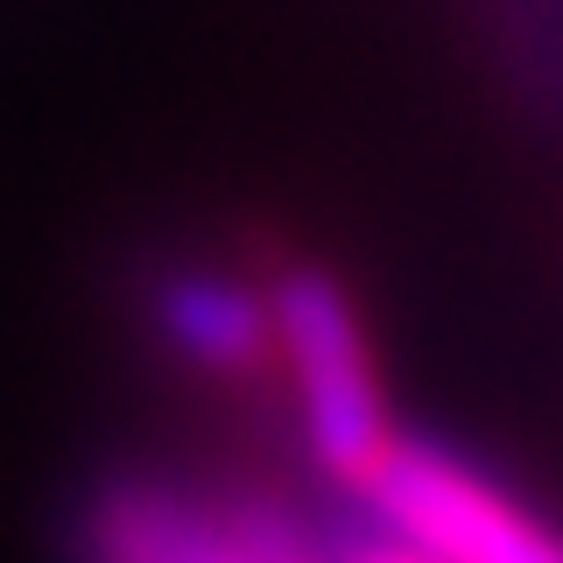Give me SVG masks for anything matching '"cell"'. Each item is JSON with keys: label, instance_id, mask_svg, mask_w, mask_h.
<instances>
[{"label": "cell", "instance_id": "1", "mask_svg": "<svg viewBox=\"0 0 563 563\" xmlns=\"http://www.w3.org/2000/svg\"><path fill=\"white\" fill-rule=\"evenodd\" d=\"M85 563H339V542L233 479H120L85 515Z\"/></svg>", "mask_w": 563, "mask_h": 563}]
</instances>
